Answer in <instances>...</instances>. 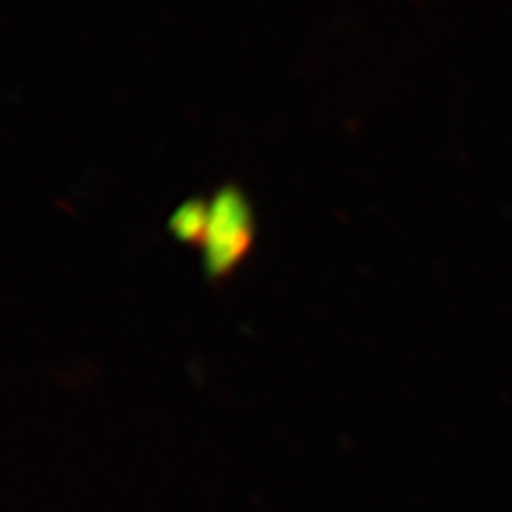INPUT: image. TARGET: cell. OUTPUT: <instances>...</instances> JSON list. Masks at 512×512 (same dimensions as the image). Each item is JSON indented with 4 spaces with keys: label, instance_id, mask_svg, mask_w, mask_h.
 I'll return each mask as SVG.
<instances>
[{
    "label": "cell",
    "instance_id": "6da1fadb",
    "mask_svg": "<svg viewBox=\"0 0 512 512\" xmlns=\"http://www.w3.org/2000/svg\"><path fill=\"white\" fill-rule=\"evenodd\" d=\"M254 222L250 203L237 186H224L210 203L203 248V269L210 280L231 276L252 246Z\"/></svg>",
    "mask_w": 512,
    "mask_h": 512
},
{
    "label": "cell",
    "instance_id": "7a4b0ae2",
    "mask_svg": "<svg viewBox=\"0 0 512 512\" xmlns=\"http://www.w3.org/2000/svg\"><path fill=\"white\" fill-rule=\"evenodd\" d=\"M207 220H210V203L203 199H190L182 203L169 220V231L184 244H199L205 237Z\"/></svg>",
    "mask_w": 512,
    "mask_h": 512
}]
</instances>
